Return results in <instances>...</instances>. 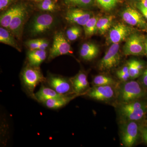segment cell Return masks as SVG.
I'll list each match as a JSON object with an SVG mask.
<instances>
[{"instance_id": "obj_1", "label": "cell", "mask_w": 147, "mask_h": 147, "mask_svg": "<svg viewBox=\"0 0 147 147\" xmlns=\"http://www.w3.org/2000/svg\"><path fill=\"white\" fill-rule=\"evenodd\" d=\"M121 122L133 121L144 122L147 117V98L117 105Z\"/></svg>"}, {"instance_id": "obj_2", "label": "cell", "mask_w": 147, "mask_h": 147, "mask_svg": "<svg viewBox=\"0 0 147 147\" xmlns=\"http://www.w3.org/2000/svg\"><path fill=\"white\" fill-rule=\"evenodd\" d=\"M147 98V89L138 81L134 80L122 82L117 88V105L125 104Z\"/></svg>"}, {"instance_id": "obj_3", "label": "cell", "mask_w": 147, "mask_h": 147, "mask_svg": "<svg viewBox=\"0 0 147 147\" xmlns=\"http://www.w3.org/2000/svg\"><path fill=\"white\" fill-rule=\"evenodd\" d=\"M142 123L133 121L121 122L120 137L124 146H134L139 140H142L141 127Z\"/></svg>"}, {"instance_id": "obj_4", "label": "cell", "mask_w": 147, "mask_h": 147, "mask_svg": "<svg viewBox=\"0 0 147 147\" xmlns=\"http://www.w3.org/2000/svg\"><path fill=\"white\" fill-rule=\"evenodd\" d=\"M21 78L25 89L34 98V91L36 86L45 81L38 67L33 66L29 64L22 71Z\"/></svg>"}, {"instance_id": "obj_5", "label": "cell", "mask_w": 147, "mask_h": 147, "mask_svg": "<svg viewBox=\"0 0 147 147\" xmlns=\"http://www.w3.org/2000/svg\"><path fill=\"white\" fill-rule=\"evenodd\" d=\"M118 87L113 86H94L86 93L87 96L103 102H108L117 98Z\"/></svg>"}, {"instance_id": "obj_6", "label": "cell", "mask_w": 147, "mask_h": 147, "mask_svg": "<svg viewBox=\"0 0 147 147\" xmlns=\"http://www.w3.org/2000/svg\"><path fill=\"white\" fill-rule=\"evenodd\" d=\"M119 50V43H113L99 63L98 67L100 70H110L118 65L121 60Z\"/></svg>"}, {"instance_id": "obj_7", "label": "cell", "mask_w": 147, "mask_h": 147, "mask_svg": "<svg viewBox=\"0 0 147 147\" xmlns=\"http://www.w3.org/2000/svg\"><path fill=\"white\" fill-rule=\"evenodd\" d=\"M47 81L49 86L59 94L63 95L76 94L70 79L58 75H50Z\"/></svg>"}, {"instance_id": "obj_8", "label": "cell", "mask_w": 147, "mask_h": 147, "mask_svg": "<svg viewBox=\"0 0 147 147\" xmlns=\"http://www.w3.org/2000/svg\"><path fill=\"white\" fill-rule=\"evenodd\" d=\"M123 53L126 56H139L145 54V40L138 34L130 35L123 47Z\"/></svg>"}, {"instance_id": "obj_9", "label": "cell", "mask_w": 147, "mask_h": 147, "mask_svg": "<svg viewBox=\"0 0 147 147\" xmlns=\"http://www.w3.org/2000/svg\"><path fill=\"white\" fill-rule=\"evenodd\" d=\"M71 46L61 32L55 35L52 47L50 49L49 59L51 60L61 55L71 53Z\"/></svg>"}, {"instance_id": "obj_10", "label": "cell", "mask_w": 147, "mask_h": 147, "mask_svg": "<svg viewBox=\"0 0 147 147\" xmlns=\"http://www.w3.org/2000/svg\"><path fill=\"white\" fill-rule=\"evenodd\" d=\"M54 21L53 16L47 13L36 16L33 21L31 26V34L37 36L47 31L53 26Z\"/></svg>"}, {"instance_id": "obj_11", "label": "cell", "mask_w": 147, "mask_h": 147, "mask_svg": "<svg viewBox=\"0 0 147 147\" xmlns=\"http://www.w3.org/2000/svg\"><path fill=\"white\" fill-rule=\"evenodd\" d=\"M28 15L26 7L23 5L11 22L8 30L17 38L21 37L23 27Z\"/></svg>"}, {"instance_id": "obj_12", "label": "cell", "mask_w": 147, "mask_h": 147, "mask_svg": "<svg viewBox=\"0 0 147 147\" xmlns=\"http://www.w3.org/2000/svg\"><path fill=\"white\" fill-rule=\"evenodd\" d=\"M131 29L126 25L119 23L114 26L109 33L108 39L112 43H119L130 35Z\"/></svg>"}, {"instance_id": "obj_13", "label": "cell", "mask_w": 147, "mask_h": 147, "mask_svg": "<svg viewBox=\"0 0 147 147\" xmlns=\"http://www.w3.org/2000/svg\"><path fill=\"white\" fill-rule=\"evenodd\" d=\"M91 12L80 9H72L69 10L65 18L68 22L84 26L91 17Z\"/></svg>"}, {"instance_id": "obj_14", "label": "cell", "mask_w": 147, "mask_h": 147, "mask_svg": "<svg viewBox=\"0 0 147 147\" xmlns=\"http://www.w3.org/2000/svg\"><path fill=\"white\" fill-rule=\"evenodd\" d=\"M124 21L131 26L143 28L146 26V22L143 16L134 9L128 7L121 13Z\"/></svg>"}, {"instance_id": "obj_15", "label": "cell", "mask_w": 147, "mask_h": 147, "mask_svg": "<svg viewBox=\"0 0 147 147\" xmlns=\"http://www.w3.org/2000/svg\"><path fill=\"white\" fill-rule=\"evenodd\" d=\"M70 80L74 92L80 95L86 94L90 89L89 83L88 81L86 74L84 71H80Z\"/></svg>"}, {"instance_id": "obj_16", "label": "cell", "mask_w": 147, "mask_h": 147, "mask_svg": "<svg viewBox=\"0 0 147 147\" xmlns=\"http://www.w3.org/2000/svg\"><path fill=\"white\" fill-rule=\"evenodd\" d=\"M79 96L80 95L76 94L70 95L63 96L61 97L49 99L42 103L50 109H58L65 106L71 100Z\"/></svg>"}, {"instance_id": "obj_17", "label": "cell", "mask_w": 147, "mask_h": 147, "mask_svg": "<svg viewBox=\"0 0 147 147\" xmlns=\"http://www.w3.org/2000/svg\"><path fill=\"white\" fill-rule=\"evenodd\" d=\"M99 53L98 47L92 42H86L82 45L80 50L81 57L87 61H91L95 59Z\"/></svg>"}, {"instance_id": "obj_18", "label": "cell", "mask_w": 147, "mask_h": 147, "mask_svg": "<svg viewBox=\"0 0 147 147\" xmlns=\"http://www.w3.org/2000/svg\"><path fill=\"white\" fill-rule=\"evenodd\" d=\"M63 96L51 88L42 86L38 91L34 94L35 99L40 102H43L52 98L61 97Z\"/></svg>"}, {"instance_id": "obj_19", "label": "cell", "mask_w": 147, "mask_h": 147, "mask_svg": "<svg viewBox=\"0 0 147 147\" xmlns=\"http://www.w3.org/2000/svg\"><path fill=\"white\" fill-rule=\"evenodd\" d=\"M23 5H24L22 4L16 5L11 7L3 13L0 18V24L1 26L5 28L8 29L12 19L20 10Z\"/></svg>"}, {"instance_id": "obj_20", "label": "cell", "mask_w": 147, "mask_h": 147, "mask_svg": "<svg viewBox=\"0 0 147 147\" xmlns=\"http://www.w3.org/2000/svg\"><path fill=\"white\" fill-rule=\"evenodd\" d=\"M47 57V53L45 50L39 49L30 50L28 53L29 64L33 66L38 67Z\"/></svg>"}, {"instance_id": "obj_21", "label": "cell", "mask_w": 147, "mask_h": 147, "mask_svg": "<svg viewBox=\"0 0 147 147\" xmlns=\"http://www.w3.org/2000/svg\"><path fill=\"white\" fill-rule=\"evenodd\" d=\"M127 64L128 67L131 80H134L139 77L144 71V65L141 61L131 59L129 61Z\"/></svg>"}, {"instance_id": "obj_22", "label": "cell", "mask_w": 147, "mask_h": 147, "mask_svg": "<svg viewBox=\"0 0 147 147\" xmlns=\"http://www.w3.org/2000/svg\"><path fill=\"white\" fill-rule=\"evenodd\" d=\"M0 42L1 43L9 45L18 51H21V49L12 34L7 29L3 27L0 28Z\"/></svg>"}, {"instance_id": "obj_23", "label": "cell", "mask_w": 147, "mask_h": 147, "mask_svg": "<svg viewBox=\"0 0 147 147\" xmlns=\"http://www.w3.org/2000/svg\"><path fill=\"white\" fill-rule=\"evenodd\" d=\"M93 86H113L118 87L119 84L110 76L99 74L94 76L92 82Z\"/></svg>"}, {"instance_id": "obj_24", "label": "cell", "mask_w": 147, "mask_h": 147, "mask_svg": "<svg viewBox=\"0 0 147 147\" xmlns=\"http://www.w3.org/2000/svg\"><path fill=\"white\" fill-rule=\"evenodd\" d=\"M114 18V16H108L98 18L96 29L99 34H104L108 31L112 26Z\"/></svg>"}, {"instance_id": "obj_25", "label": "cell", "mask_w": 147, "mask_h": 147, "mask_svg": "<svg viewBox=\"0 0 147 147\" xmlns=\"http://www.w3.org/2000/svg\"><path fill=\"white\" fill-rule=\"evenodd\" d=\"M98 18L97 16H92L84 25V33L86 37H90L97 32L96 24Z\"/></svg>"}, {"instance_id": "obj_26", "label": "cell", "mask_w": 147, "mask_h": 147, "mask_svg": "<svg viewBox=\"0 0 147 147\" xmlns=\"http://www.w3.org/2000/svg\"><path fill=\"white\" fill-rule=\"evenodd\" d=\"M82 29L77 26H73L69 28L66 31L67 38L70 41H74L78 39L82 34Z\"/></svg>"}, {"instance_id": "obj_27", "label": "cell", "mask_w": 147, "mask_h": 147, "mask_svg": "<svg viewBox=\"0 0 147 147\" xmlns=\"http://www.w3.org/2000/svg\"><path fill=\"white\" fill-rule=\"evenodd\" d=\"M65 2L68 5L86 8L93 4L94 0H65Z\"/></svg>"}, {"instance_id": "obj_28", "label": "cell", "mask_w": 147, "mask_h": 147, "mask_svg": "<svg viewBox=\"0 0 147 147\" xmlns=\"http://www.w3.org/2000/svg\"><path fill=\"white\" fill-rule=\"evenodd\" d=\"M117 77L122 82H125L131 80L129 68L127 64L122 67L116 72Z\"/></svg>"}, {"instance_id": "obj_29", "label": "cell", "mask_w": 147, "mask_h": 147, "mask_svg": "<svg viewBox=\"0 0 147 147\" xmlns=\"http://www.w3.org/2000/svg\"><path fill=\"white\" fill-rule=\"evenodd\" d=\"M38 7L44 11L53 12L56 9L55 3L52 0H43L38 5Z\"/></svg>"}, {"instance_id": "obj_30", "label": "cell", "mask_w": 147, "mask_h": 147, "mask_svg": "<svg viewBox=\"0 0 147 147\" xmlns=\"http://www.w3.org/2000/svg\"><path fill=\"white\" fill-rule=\"evenodd\" d=\"M97 3L104 9L107 11L112 10L117 3L118 0H96Z\"/></svg>"}, {"instance_id": "obj_31", "label": "cell", "mask_w": 147, "mask_h": 147, "mask_svg": "<svg viewBox=\"0 0 147 147\" xmlns=\"http://www.w3.org/2000/svg\"><path fill=\"white\" fill-rule=\"evenodd\" d=\"M141 138L142 142L147 145V121L142 123L141 127Z\"/></svg>"}, {"instance_id": "obj_32", "label": "cell", "mask_w": 147, "mask_h": 147, "mask_svg": "<svg viewBox=\"0 0 147 147\" xmlns=\"http://www.w3.org/2000/svg\"><path fill=\"white\" fill-rule=\"evenodd\" d=\"M26 44L30 50L39 49V44L38 39L30 40L27 41Z\"/></svg>"}, {"instance_id": "obj_33", "label": "cell", "mask_w": 147, "mask_h": 147, "mask_svg": "<svg viewBox=\"0 0 147 147\" xmlns=\"http://www.w3.org/2000/svg\"><path fill=\"white\" fill-rule=\"evenodd\" d=\"M138 82L144 88L147 89V68L143 71Z\"/></svg>"}, {"instance_id": "obj_34", "label": "cell", "mask_w": 147, "mask_h": 147, "mask_svg": "<svg viewBox=\"0 0 147 147\" xmlns=\"http://www.w3.org/2000/svg\"><path fill=\"white\" fill-rule=\"evenodd\" d=\"M14 0H0V9L3 10L7 8Z\"/></svg>"}, {"instance_id": "obj_35", "label": "cell", "mask_w": 147, "mask_h": 147, "mask_svg": "<svg viewBox=\"0 0 147 147\" xmlns=\"http://www.w3.org/2000/svg\"><path fill=\"white\" fill-rule=\"evenodd\" d=\"M39 40V50H45L48 47L49 42L43 38L38 39Z\"/></svg>"}, {"instance_id": "obj_36", "label": "cell", "mask_w": 147, "mask_h": 147, "mask_svg": "<svg viewBox=\"0 0 147 147\" xmlns=\"http://www.w3.org/2000/svg\"><path fill=\"white\" fill-rule=\"evenodd\" d=\"M138 8L141 11V12L145 18L147 19V8H145L141 4V3L138 5Z\"/></svg>"}, {"instance_id": "obj_37", "label": "cell", "mask_w": 147, "mask_h": 147, "mask_svg": "<svg viewBox=\"0 0 147 147\" xmlns=\"http://www.w3.org/2000/svg\"><path fill=\"white\" fill-rule=\"evenodd\" d=\"M141 4L145 8H147V0H144L141 1Z\"/></svg>"}, {"instance_id": "obj_38", "label": "cell", "mask_w": 147, "mask_h": 147, "mask_svg": "<svg viewBox=\"0 0 147 147\" xmlns=\"http://www.w3.org/2000/svg\"><path fill=\"white\" fill-rule=\"evenodd\" d=\"M145 54L147 57V44L145 42Z\"/></svg>"}, {"instance_id": "obj_39", "label": "cell", "mask_w": 147, "mask_h": 147, "mask_svg": "<svg viewBox=\"0 0 147 147\" xmlns=\"http://www.w3.org/2000/svg\"><path fill=\"white\" fill-rule=\"evenodd\" d=\"M145 43H146V44H147V39L145 40Z\"/></svg>"}]
</instances>
